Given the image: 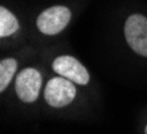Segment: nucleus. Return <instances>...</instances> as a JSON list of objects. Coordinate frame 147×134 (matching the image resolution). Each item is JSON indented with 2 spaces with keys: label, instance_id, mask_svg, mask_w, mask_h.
Segmentation results:
<instances>
[{
  "label": "nucleus",
  "instance_id": "423d86ee",
  "mask_svg": "<svg viewBox=\"0 0 147 134\" xmlns=\"http://www.w3.org/2000/svg\"><path fill=\"white\" fill-rule=\"evenodd\" d=\"M19 31V21L7 8H0V36L7 37Z\"/></svg>",
  "mask_w": 147,
  "mask_h": 134
},
{
  "label": "nucleus",
  "instance_id": "f257e3e1",
  "mask_svg": "<svg viewBox=\"0 0 147 134\" xmlns=\"http://www.w3.org/2000/svg\"><path fill=\"white\" fill-rule=\"evenodd\" d=\"M127 44L135 53L147 57V17L143 15H131L125 24Z\"/></svg>",
  "mask_w": 147,
  "mask_h": 134
},
{
  "label": "nucleus",
  "instance_id": "7ed1b4c3",
  "mask_svg": "<svg viewBox=\"0 0 147 134\" xmlns=\"http://www.w3.org/2000/svg\"><path fill=\"white\" fill-rule=\"evenodd\" d=\"M72 14L68 7L55 5L42 11L37 17V28L44 35H57L69 24Z\"/></svg>",
  "mask_w": 147,
  "mask_h": 134
},
{
  "label": "nucleus",
  "instance_id": "f03ea898",
  "mask_svg": "<svg viewBox=\"0 0 147 134\" xmlns=\"http://www.w3.org/2000/svg\"><path fill=\"white\" fill-rule=\"evenodd\" d=\"M45 101L53 108L66 106L74 100L76 86L70 80L65 77H55L47 84L44 92Z\"/></svg>",
  "mask_w": 147,
  "mask_h": 134
},
{
  "label": "nucleus",
  "instance_id": "20e7f679",
  "mask_svg": "<svg viewBox=\"0 0 147 134\" xmlns=\"http://www.w3.org/2000/svg\"><path fill=\"white\" fill-rule=\"evenodd\" d=\"M16 94L24 102H33L37 100L41 89V74L34 68L21 70L16 77Z\"/></svg>",
  "mask_w": 147,
  "mask_h": 134
},
{
  "label": "nucleus",
  "instance_id": "0eeeda50",
  "mask_svg": "<svg viewBox=\"0 0 147 134\" xmlns=\"http://www.w3.org/2000/svg\"><path fill=\"white\" fill-rule=\"evenodd\" d=\"M17 68V61L15 59H4L0 62V92H4Z\"/></svg>",
  "mask_w": 147,
  "mask_h": 134
},
{
  "label": "nucleus",
  "instance_id": "6e6552de",
  "mask_svg": "<svg viewBox=\"0 0 147 134\" xmlns=\"http://www.w3.org/2000/svg\"><path fill=\"white\" fill-rule=\"evenodd\" d=\"M146 134H147V126H146Z\"/></svg>",
  "mask_w": 147,
  "mask_h": 134
},
{
  "label": "nucleus",
  "instance_id": "39448f33",
  "mask_svg": "<svg viewBox=\"0 0 147 134\" xmlns=\"http://www.w3.org/2000/svg\"><path fill=\"white\" fill-rule=\"evenodd\" d=\"M52 68L61 77L70 80L74 84L86 85L89 83V73L77 59L72 56H60L53 61Z\"/></svg>",
  "mask_w": 147,
  "mask_h": 134
}]
</instances>
